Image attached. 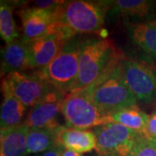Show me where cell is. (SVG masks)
Returning <instances> with one entry per match:
<instances>
[{"label":"cell","instance_id":"1","mask_svg":"<svg viewBox=\"0 0 156 156\" xmlns=\"http://www.w3.org/2000/svg\"><path fill=\"white\" fill-rule=\"evenodd\" d=\"M123 56L122 52L109 39H83L79 57L77 79L72 92L89 87Z\"/></svg>","mask_w":156,"mask_h":156},{"label":"cell","instance_id":"2","mask_svg":"<svg viewBox=\"0 0 156 156\" xmlns=\"http://www.w3.org/2000/svg\"><path fill=\"white\" fill-rule=\"evenodd\" d=\"M111 1L72 0L59 6L56 22L74 36L100 33L108 17Z\"/></svg>","mask_w":156,"mask_h":156},{"label":"cell","instance_id":"3","mask_svg":"<svg viewBox=\"0 0 156 156\" xmlns=\"http://www.w3.org/2000/svg\"><path fill=\"white\" fill-rule=\"evenodd\" d=\"M122 58L112 65L96 82L82 89L96 106L108 115L135 106L137 102L122 74L121 62Z\"/></svg>","mask_w":156,"mask_h":156},{"label":"cell","instance_id":"4","mask_svg":"<svg viewBox=\"0 0 156 156\" xmlns=\"http://www.w3.org/2000/svg\"><path fill=\"white\" fill-rule=\"evenodd\" d=\"M83 42L78 36L69 39L49 65L34 73L62 94H69L76 83Z\"/></svg>","mask_w":156,"mask_h":156},{"label":"cell","instance_id":"5","mask_svg":"<svg viewBox=\"0 0 156 156\" xmlns=\"http://www.w3.org/2000/svg\"><path fill=\"white\" fill-rule=\"evenodd\" d=\"M61 114L66 127L89 130L113 122L110 115L95 105L83 90L68 94L62 101Z\"/></svg>","mask_w":156,"mask_h":156},{"label":"cell","instance_id":"6","mask_svg":"<svg viewBox=\"0 0 156 156\" xmlns=\"http://www.w3.org/2000/svg\"><path fill=\"white\" fill-rule=\"evenodd\" d=\"M122 74L137 101L156 105V68L145 62L124 56L121 62Z\"/></svg>","mask_w":156,"mask_h":156},{"label":"cell","instance_id":"7","mask_svg":"<svg viewBox=\"0 0 156 156\" xmlns=\"http://www.w3.org/2000/svg\"><path fill=\"white\" fill-rule=\"evenodd\" d=\"M96 136L95 152L100 156H129L142 135L122 125L108 123L93 129Z\"/></svg>","mask_w":156,"mask_h":156},{"label":"cell","instance_id":"8","mask_svg":"<svg viewBox=\"0 0 156 156\" xmlns=\"http://www.w3.org/2000/svg\"><path fill=\"white\" fill-rule=\"evenodd\" d=\"M1 89L9 91L23 105L31 108L55 89L35 73L14 72L2 79Z\"/></svg>","mask_w":156,"mask_h":156},{"label":"cell","instance_id":"9","mask_svg":"<svg viewBox=\"0 0 156 156\" xmlns=\"http://www.w3.org/2000/svg\"><path fill=\"white\" fill-rule=\"evenodd\" d=\"M74 37L76 36H73L56 22L50 33L27 44L30 70L37 71L49 65L58 55L63 45Z\"/></svg>","mask_w":156,"mask_h":156},{"label":"cell","instance_id":"10","mask_svg":"<svg viewBox=\"0 0 156 156\" xmlns=\"http://www.w3.org/2000/svg\"><path fill=\"white\" fill-rule=\"evenodd\" d=\"M58 8L55 10L39 9L33 6L20 8L17 11L21 21L22 36L20 38L24 43L29 44L50 33L56 22Z\"/></svg>","mask_w":156,"mask_h":156},{"label":"cell","instance_id":"11","mask_svg":"<svg viewBox=\"0 0 156 156\" xmlns=\"http://www.w3.org/2000/svg\"><path fill=\"white\" fill-rule=\"evenodd\" d=\"M66 95L54 89L44 100L30 108L25 122L30 128H50L59 127L57 115L61 113L62 101Z\"/></svg>","mask_w":156,"mask_h":156},{"label":"cell","instance_id":"12","mask_svg":"<svg viewBox=\"0 0 156 156\" xmlns=\"http://www.w3.org/2000/svg\"><path fill=\"white\" fill-rule=\"evenodd\" d=\"M128 37L141 61L156 68V18L127 23Z\"/></svg>","mask_w":156,"mask_h":156},{"label":"cell","instance_id":"13","mask_svg":"<svg viewBox=\"0 0 156 156\" xmlns=\"http://www.w3.org/2000/svg\"><path fill=\"white\" fill-rule=\"evenodd\" d=\"M58 144L64 148L77 152L79 154L95 150L96 136L93 130H83L59 126L55 129Z\"/></svg>","mask_w":156,"mask_h":156},{"label":"cell","instance_id":"14","mask_svg":"<svg viewBox=\"0 0 156 156\" xmlns=\"http://www.w3.org/2000/svg\"><path fill=\"white\" fill-rule=\"evenodd\" d=\"M30 70L28 44L21 38L7 44L1 52V76Z\"/></svg>","mask_w":156,"mask_h":156},{"label":"cell","instance_id":"15","mask_svg":"<svg viewBox=\"0 0 156 156\" xmlns=\"http://www.w3.org/2000/svg\"><path fill=\"white\" fill-rule=\"evenodd\" d=\"M155 5V2L148 0H115L111 1L108 17L132 18L144 22L154 19L150 17L154 12Z\"/></svg>","mask_w":156,"mask_h":156},{"label":"cell","instance_id":"16","mask_svg":"<svg viewBox=\"0 0 156 156\" xmlns=\"http://www.w3.org/2000/svg\"><path fill=\"white\" fill-rule=\"evenodd\" d=\"M29 131L25 122L15 128L0 129V156H26Z\"/></svg>","mask_w":156,"mask_h":156},{"label":"cell","instance_id":"17","mask_svg":"<svg viewBox=\"0 0 156 156\" xmlns=\"http://www.w3.org/2000/svg\"><path fill=\"white\" fill-rule=\"evenodd\" d=\"M3 101L1 103L0 128H11L23 124L26 119L28 108L23 105L9 91L2 89Z\"/></svg>","mask_w":156,"mask_h":156},{"label":"cell","instance_id":"18","mask_svg":"<svg viewBox=\"0 0 156 156\" xmlns=\"http://www.w3.org/2000/svg\"><path fill=\"white\" fill-rule=\"evenodd\" d=\"M109 115L113 122L119 123L140 135L145 136L148 115L138 106L135 105L114 112Z\"/></svg>","mask_w":156,"mask_h":156},{"label":"cell","instance_id":"19","mask_svg":"<svg viewBox=\"0 0 156 156\" xmlns=\"http://www.w3.org/2000/svg\"><path fill=\"white\" fill-rule=\"evenodd\" d=\"M57 146L55 129L50 128H30L27 136L26 155L44 153Z\"/></svg>","mask_w":156,"mask_h":156},{"label":"cell","instance_id":"20","mask_svg":"<svg viewBox=\"0 0 156 156\" xmlns=\"http://www.w3.org/2000/svg\"><path fill=\"white\" fill-rule=\"evenodd\" d=\"M13 4L11 2H0V35L5 44L20 38V34L17 28L13 17Z\"/></svg>","mask_w":156,"mask_h":156},{"label":"cell","instance_id":"21","mask_svg":"<svg viewBox=\"0 0 156 156\" xmlns=\"http://www.w3.org/2000/svg\"><path fill=\"white\" fill-rule=\"evenodd\" d=\"M129 156H156V140L142 136Z\"/></svg>","mask_w":156,"mask_h":156},{"label":"cell","instance_id":"22","mask_svg":"<svg viewBox=\"0 0 156 156\" xmlns=\"http://www.w3.org/2000/svg\"><path fill=\"white\" fill-rule=\"evenodd\" d=\"M145 137L156 140V109L148 115Z\"/></svg>","mask_w":156,"mask_h":156},{"label":"cell","instance_id":"23","mask_svg":"<svg viewBox=\"0 0 156 156\" xmlns=\"http://www.w3.org/2000/svg\"><path fill=\"white\" fill-rule=\"evenodd\" d=\"M63 3V1H55V0H48V1H35L31 6L44 9V10H55L58 8Z\"/></svg>","mask_w":156,"mask_h":156},{"label":"cell","instance_id":"24","mask_svg":"<svg viewBox=\"0 0 156 156\" xmlns=\"http://www.w3.org/2000/svg\"><path fill=\"white\" fill-rule=\"evenodd\" d=\"M62 149V146H57L50 150L46 151L44 153L41 154L39 156H61Z\"/></svg>","mask_w":156,"mask_h":156},{"label":"cell","instance_id":"25","mask_svg":"<svg viewBox=\"0 0 156 156\" xmlns=\"http://www.w3.org/2000/svg\"><path fill=\"white\" fill-rule=\"evenodd\" d=\"M61 156H83L82 154H79L77 152H75L73 150H69L67 148H64L62 147V149Z\"/></svg>","mask_w":156,"mask_h":156},{"label":"cell","instance_id":"26","mask_svg":"<svg viewBox=\"0 0 156 156\" xmlns=\"http://www.w3.org/2000/svg\"><path fill=\"white\" fill-rule=\"evenodd\" d=\"M98 156H100V155H98Z\"/></svg>","mask_w":156,"mask_h":156}]
</instances>
